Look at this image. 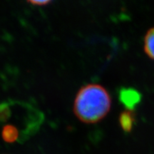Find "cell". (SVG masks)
<instances>
[{
    "label": "cell",
    "instance_id": "1",
    "mask_svg": "<svg viewBox=\"0 0 154 154\" xmlns=\"http://www.w3.org/2000/svg\"><path fill=\"white\" fill-rule=\"evenodd\" d=\"M111 107L110 94L101 85L89 84L80 88L74 103L76 116L86 124H95L102 120Z\"/></svg>",
    "mask_w": 154,
    "mask_h": 154
},
{
    "label": "cell",
    "instance_id": "2",
    "mask_svg": "<svg viewBox=\"0 0 154 154\" xmlns=\"http://www.w3.org/2000/svg\"><path fill=\"white\" fill-rule=\"evenodd\" d=\"M119 101L127 110L133 111L141 100V95L133 88H122L119 93Z\"/></svg>",
    "mask_w": 154,
    "mask_h": 154
},
{
    "label": "cell",
    "instance_id": "7",
    "mask_svg": "<svg viewBox=\"0 0 154 154\" xmlns=\"http://www.w3.org/2000/svg\"><path fill=\"white\" fill-rule=\"evenodd\" d=\"M30 4L36 6H44L51 3L52 0H27Z\"/></svg>",
    "mask_w": 154,
    "mask_h": 154
},
{
    "label": "cell",
    "instance_id": "3",
    "mask_svg": "<svg viewBox=\"0 0 154 154\" xmlns=\"http://www.w3.org/2000/svg\"><path fill=\"white\" fill-rule=\"evenodd\" d=\"M119 124L121 129L125 133H130L134 128L136 116L134 111L131 110H125L119 115Z\"/></svg>",
    "mask_w": 154,
    "mask_h": 154
},
{
    "label": "cell",
    "instance_id": "5",
    "mask_svg": "<svg viewBox=\"0 0 154 154\" xmlns=\"http://www.w3.org/2000/svg\"><path fill=\"white\" fill-rule=\"evenodd\" d=\"M144 51L146 54L154 59V27L148 31L144 38Z\"/></svg>",
    "mask_w": 154,
    "mask_h": 154
},
{
    "label": "cell",
    "instance_id": "6",
    "mask_svg": "<svg viewBox=\"0 0 154 154\" xmlns=\"http://www.w3.org/2000/svg\"><path fill=\"white\" fill-rule=\"evenodd\" d=\"M11 111L9 103L7 102L0 103V123L6 122L10 118Z\"/></svg>",
    "mask_w": 154,
    "mask_h": 154
},
{
    "label": "cell",
    "instance_id": "4",
    "mask_svg": "<svg viewBox=\"0 0 154 154\" xmlns=\"http://www.w3.org/2000/svg\"><path fill=\"white\" fill-rule=\"evenodd\" d=\"M19 132L18 128L14 125L7 124L3 127L2 137L6 143H14L18 140Z\"/></svg>",
    "mask_w": 154,
    "mask_h": 154
}]
</instances>
